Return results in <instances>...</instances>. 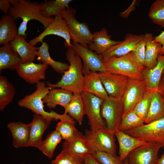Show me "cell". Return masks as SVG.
Listing matches in <instances>:
<instances>
[{
    "label": "cell",
    "instance_id": "cell-1",
    "mask_svg": "<svg viewBox=\"0 0 164 164\" xmlns=\"http://www.w3.org/2000/svg\"><path fill=\"white\" fill-rule=\"evenodd\" d=\"M66 56L70 63L68 70L56 84L47 82L46 85L50 89L60 88L70 91L73 94H81L83 91L84 84L81 59L72 46L68 48Z\"/></svg>",
    "mask_w": 164,
    "mask_h": 164
},
{
    "label": "cell",
    "instance_id": "cell-2",
    "mask_svg": "<svg viewBox=\"0 0 164 164\" xmlns=\"http://www.w3.org/2000/svg\"><path fill=\"white\" fill-rule=\"evenodd\" d=\"M12 4L9 15L15 20L19 18L22 20L18 29V35L26 37L27 24L30 20L39 21L45 29L53 20L52 17L47 18L40 12V3L27 0H10Z\"/></svg>",
    "mask_w": 164,
    "mask_h": 164
},
{
    "label": "cell",
    "instance_id": "cell-3",
    "mask_svg": "<svg viewBox=\"0 0 164 164\" xmlns=\"http://www.w3.org/2000/svg\"><path fill=\"white\" fill-rule=\"evenodd\" d=\"M50 89L46 86L45 82L41 81L36 84V90L31 94L26 95L18 102V105L31 110L35 114L53 120H66L75 123L73 119L64 113L59 114L53 111H46L44 108L43 99L49 92Z\"/></svg>",
    "mask_w": 164,
    "mask_h": 164
},
{
    "label": "cell",
    "instance_id": "cell-4",
    "mask_svg": "<svg viewBox=\"0 0 164 164\" xmlns=\"http://www.w3.org/2000/svg\"><path fill=\"white\" fill-rule=\"evenodd\" d=\"M104 64L106 72L132 79L143 80L142 71L145 67L138 66L129 53L121 56L109 57L104 60Z\"/></svg>",
    "mask_w": 164,
    "mask_h": 164
},
{
    "label": "cell",
    "instance_id": "cell-5",
    "mask_svg": "<svg viewBox=\"0 0 164 164\" xmlns=\"http://www.w3.org/2000/svg\"><path fill=\"white\" fill-rule=\"evenodd\" d=\"M124 111L121 98L109 96L103 100L101 107V116L108 130L114 133L119 130Z\"/></svg>",
    "mask_w": 164,
    "mask_h": 164
},
{
    "label": "cell",
    "instance_id": "cell-6",
    "mask_svg": "<svg viewBox=\"0 0 164 164\" xmlns=\"http://www.w3.org/2000/svg\"><path fill=\"white\" fill-rule=\"evenodd\" d=\"M84 135L93 153L103 152L117 156L115 133L106 128L95 131L87 130Z\"/></svg>",
    "mask_w": 164,
    "mask_h": 164
},
{
    "label": "cell",
    "instance_id": "cell-7",
    "mask_svg": "<svg viewBox=\"0 0 164 164\" xmlns=\"http://www.w3.org/2000/svg\"><path fill=\"white\" fill-rule=\"evenodd\" d=\"M75 9L69 6L64 13L63 18L66 21L70 29L71 39L73 41L88 48L92 42L93 36L86 23L80 22L76 19Z\"/></svg>",
    "mask_w": 164,
    "mask_h": 164
},
{
    "label": "cell",
    "instance_id": "cell-8",
    "mask_svg": "<svg viewBox=\"0 0 164 164\" xmlns=\"http://www.w3.org/2000/svg\"><path fill=\"white\" fill-rule=\"evenodd\" d=\"M147 142H154L164 147V117L124 132Z\"/></svg>",
    "mask_w": 164,
    "mask_h": 164
},
{
    "label": "cell",
    "instance_id": "cell-9",
    "mask_svg": "<svg viewBox=\"0 0 164 164\" xmlns=\"http://www.w3.org/2000/svg\"><path fill=\"white\" fill-rule=\"evenodd\" d=\"M85 114L88 118L91 130L93 131L106 128L105 122L101 114V107L103 100L95 95L82 92Z\"/></svg>",
    "mask_w": 164,
    "mask_h": 164
},
{
    "label": "cell",
    "instance_id": "cell-10",
    "mask_svg": "<svg viewBox=\"0 0 164 164\" xmlns=\"http://www.w3.org/2000/svg\"><path fill=\"white\" fill-rule=\"evenodd\" d=\"M162 147L159 144L148 142L132 151L128 155V164H157L159 152Z\"/></svg>",
    "mask_w": 164,
    "mask_h": 164
},
{
    "label": "cell",
    "instance_id": "cell-11",
    "mask_svg": "<svg viewBox=\"0 0 164 164\" xmlns=\"http://www.w3.org/2000/svg\"><path fill=\"white\" fill-rule=\"evenodd\" d=\"M51 35H56L63 38L65 40L64 45L66 47L69 48L72 46L70 29L67 23L62 17L58 16H55L53 21L44 31L38 36L30 40L29 43L33 46L39 42L42 43L44 37Z\"/></svg>",
    "mask_w": 164,
    "mask_h": 164
},
{
    "label": "cell",
    "instance_id": "cell-12",
    "mask_svg": "<svg viewBox=\"0 0 164 164\" xmlns=\"http://www.w3.org/2000/svg\"><path fill=\"white\" fill-rule=\"evenodd\" d=\"M147 91V87L144 80L128 78L126 89L121 98L124 105L122 116L133 109Z\"/></svg>",
    "mask_w": 164,
    "mask_h": 164
},
{
    "label": "cell",
    "instance_id": "cell-13",
    "mask_svg": "<svg viewBox=\"0 0 164 164\" xmlns=\"http://www.w3.org/2000/svg\"><path fill=\"white\" fill-rule=\"evenodd\" d=\"M97 73L109 96L121 98L126 89L128 78L107 72Z\"/></svg>",
    "mask_w": 164,
    "mask_h": 164
},
{
    "label": "cell",
    "instance_id": "cell-14",
    "mask_svg": "<svg viewBox=\"0 0 164 164\" xmlns=\"http://www.w3.org/2000/svg\"><path fill=\"white\" fill-rule=\"evenodd\" d=\"M72 44L76 53L82 60L83 67L93 72H106L103 59L101 55L75 41H73Z\"/></svg>",
    "mask_w": 164,
    "mask_h": 164
},
{
    "label": "cell",
    "instance_id": "cell-15",
    "mask_svg": "<svg viewBox=\"0 0 164 164\" xmlns=\"http://www.w3.org/2000/svg\"><path fill=\"white\" fill-rule=\"evenodd\" d=\"M48 65L32 62L21 63L16 70L18 75L27 83L37 84L45 79Z\"/></svg>",
    "mask_w": 164,
    "mask_h": 164
},
{
    "label": "cell",
    "instance_id": "cell-16",
    "mask_svg": "<svg viewBox=\"0 0 164 164\" xmlns=\"http://www.w3.org/2000/svg\"><path fill=\"white\" fill-rule=\"evenodd\" d=\"M144 36L132 34H127L123 41H121L101 55L103 60L113 56L119 57L125 56L135 50Z\"/></svg>",
    "mask_w": 164,
    "mask_h": 164
},
{
    "label": "cell",
    "instance_id": "cell-17",
    "mask_svg": "<svg viewBox=\"0 0 164 164\" xmlns=\"http://www.w3.org/2000/svg\"><path fill=\"white\" fill-rule=\"evenodd\" d=\"M62 150L69 153L81 162L93 152L85 136L79 132L73 140L63 143Z\"/></svg>",
    "mask_w": 164,
    "mask_h": 164
},
{
    "label": "cell",
    "instance_id": "cell-18",
    "mask_svg": "<svg viewBox=\"0 0 164 164\" xmlns=\"http://www.w3.org/2000/svg\"><path fill=\"white\" fill-rule=\"evenodd\" d=\"M82 72L84 76L83 91L93 94L103 100L107 98L109 95L97 73L83 67Z\"/></svg>",
    "mask_w": 164,
    "mask_h": 164
},
{
    "label": "cell",
    "instance_id": "cell-19",
    "mask_svg": "<svg viewBox=\"0 0 164 164\" xmlns=\"http://www.w3.org/2000/svg\"><path fill=\"white\" fill-rule=\"evenodd\" d=\"M115 135L119 144V156L122 161L127 158L133 150L148 142L134 137L119 130L116 131Z\"/></svg>",
    "mask_w": 164,
    "mask_h": 164
},
{
    "label": "cell",
    "instance_id": "cell-20",
    "mask_svg": "<svg viewBox=\"0 0 164 164\" xmlns=\"http://www.w3.org/2000/svg\"><path fill=\"white\" fill-rule=\"evenodd\" d=\"M164 71V54H159L156 65L152 69L144 68L142 71L147 91L158 90L159 85Z\"/></svg>",
    "mask_w": 164,
    "mask_h": 164
},
{
    "label": "cell",
    "instance_id": "cell-21",
    "mask_svg": "<svg viewBox=\"0 0 164 164\" xmlns=\"http://www.w3.org/2000/svg\"><path fill=\"white\" fill-rule=\"evenodd\" d=\"M52 121L37 114L33 115L32 120L30 123L29 146L38 148L42 141L44 132Z\"/></svg>",
    "mask_w": 164,
    "mask_h": 164
},
{
    "label": "cell",
    "instance_id": "cell-22",
    "mask_svg": "<svg viewBox=\"0 0 164 164\" xmlns=\"http://www.w3.org/2000/svg\"><path fill=\"white\" fill-rule=\"evenodd\" d=\"M10 44L12 48L19 55L21 63L32 62L34 60L38 48L27 42L25 37L18 35Z\"/></svg>",
    "mask_w": 164,
    "mask_h": 164
},
{
    "label": "cell",
    "instance_id": "cell-23",
    "mask_svg": "<svg viewBox=\"0 0 164 164\" xmlns=\"http://www.w3.org/2000/svg\"><path fill=\"white\" fill-rule=\"evenodd\" d=\"M30 123L26 124L21 122L9 123L7 127L12 133V145L15 148L29 146Z\"/></svg>",
    "mask_w": 164,
    "mask_h": 164
},
{
    "label": "cell",
    "instance_id": "cell-24",
    "mask_svg": "<svg viewBox=\"0 0 164 164\" xmlns=\"http://www.w3.org/2000/svg\"><path fill=\"white\" fill-rule=\"evenodd\" d=\"M73 93L67 90L60 88L50 89L43 99V103L50 108H55L60 105L65 108L71 101Z\"/></svg>",
    "mask_w": 164,
    "mask_h": 164
},
{
    "label": "cell",
    "instance_id": "cell-25",
    "mask_svg": "<svg viewBox=\"0 0 164 164\" xmlns=\"http://www.w3.org/2000/svg\"><path fill=\"white\" fill-rule=\"evenodd\" d=\"M93 37L92 43L89 45V49L99 55H102L110 48L120 43L121 41L111 39L107 30L102 29L99 31L92 33Z\"/></svg>",
    "mask_w": 164,
    "mask_h": 164
},
{
    "label": "cell",
    "instance_id": "cell-26",
    "mask_svg": "<svg viewBox=\"0 0 164 164\" xmlns=\"http://www.w3.org/2000/svg\"><path fill=\"white\" fill-rule=\"evenodd\" d=\"M15 20L9 15L2 16L0 20V44H9L18 35Z\"/></svg>",
    "mask_w": 164,
    "mask_h": 164
},
{
    "label": "cell",
    "instance_id": "cell-27",
    "mask_svg": "<svg viewBox=\"0 0 164 164\" xmlns=\"http://www.w3.org/2000/svg\"><path fill=\"white\" fill-rule=\"evenodd\" d=\"M22 63L18 53L11 47L10 43L0 47V71L5 69L16 70Z\"/></svg>",
    "mask_w": 164,
    "mask_h": 164
},
{
    "label": "cell",
    "instance_id": "cell-28",
    "mask_svg": "<svg viewBox=\"0 0 164 164\" xmlns=\"http://www.w3.org/2000/svg\"><path fill=\"white\" fill-rule=\"evenodd\" d=\"M71 0L49 1L40 3V12L44 17L49 18L55 15L62 17Z\"/></svg>",
    "mask_w": 164,
    "mask_h": 164
},
{
    "label": "cell",
    "instance_id": "cell-29",
    "mask_svg": "<svg viewBox=\"0 0 164 164\" xmlns=\"http://www.w3.org/2000/svg\"><path fill=\"white\" fill-rule=\"evenodd\" d=\"M49 45L46 42L42 43L38 48L36 53L37 60L43 63L50 66L56 72L63 74L69 68V65L64 63L57 61L51 57L49 52Z\"/></svg>",
    "mask_w": 164,
    "mask_h": 164
},
{
    "label": "cell",
    "instance_id": "cell-30",
    "mask_svg": "<svg viewBox=\"0 0 164 164\" xmlns=\"http://www.w3.org/2000/svg\"><path fill=\"white\" fill-rule=\"evenodd\" d=\"M145 67L152 69L157 64V58L161 49V43L153 41L154 37L150 33L145 35Z\"/></svg>",
    "mask_w": 164,
    "mask_h": 164
},
{
    "label": "cell",
    "instance_id": "cell-31",
    "mask_svg": "<svg viewBox=\"0 0 164 164\" xmlns=\"http://www.w3.org/2000/svg\"><path fill=\"white\" fill-rule=\"evenodd\" d=\"M164 117V103L158 90L153 91L145 124H148Z\"/></svg>",
    "mask_w": 164,
    "mask_h": 164
},
{
    "label": "cell",
    "instance_id": "cell-32",
    "mask_svg": "<svg viewBox=\"0 0 164 164\" xmlns=\"http://www.w3.org/2000/svg\"><path fill=\"white\" fill-rule=\"evenodd\" d=\"M64 109V113L67 114L72 118L75 120L79 125L82 124L85 113L83 101L81 94H73L71 101Z\"/></svg>",
    "mask_w": 164,
    "mask_h": 164
},
{
    "label": "cell",
    "instance_id": "cell-33",
    "mask_svg": "<svg viewBox=\"0 0 164 164\" xmlns=\"http://www.w3.org/2000/svg\"><path fill=\"white\" fill-rule=\"evenodd\" d=\"M15 88L8 79L0 76V110L2 111L13 99Z\"/></svg>",
    "mask_w": 164,
    "mask_h": 164
},
{
    "label": "cell",
    "instance_id": "cell-34",
    "mask_svg": "<svg viewBox=\"0 0 164 164\" xmlns=\"http://www.w3.org/2000/svg\"><path fill=\"white\" fill-rule=\"evenodd\" d=\"M62 139L59 133L55 130L42 141L37 149L48 158L51 159L53 156L56 147Z\"/></svg>",
    "mask_w": 164,
    "mask_h": 164
},
{
    "label": "cell",
    "instance_id": "cell-35",
    "mask_svg": "<svg viewBox=\"0 0 164 164\" xmlns=\"http://www.w3.org/2000/svg\"><path fill=\"white\" fill-rule=\"evenodd\" d=\"M145 123V120L138 117L132 110L122 117L119 130L125 132L139 127Z\"/></svg>",
    "mask_w": 164,
    "mask_h": 164
},
{
    "label": "cell",
    "instance_id": "cell-36",
    "mask_svg": "<svg viewBox=\"0 0 164 164\" xmlns=\"http://www.w3.org/2000/svg\"><path fill=\"white\" fill-rule=\"evenodd\" d=\"M75 123L64 120H61L57 124L56 130L62 138L66 141L73 140L79 133L75 126Z\"/></svg>",
    "mask_w": 164,
    "mask_h": 164
},
{
    "label": "cell",
    "instance_id": "cell-37",
    "mask_svg": "<svg viewBox=\"0 0 164 164\" xmlns=\"http://www.w3.org/2000/svg\"><path fill=\"white\" fill-rule=\"evenodd\" d=\"M155 24L164 28V0H156L151 5L148 14Z\"/></svg>",
    "mask_w": 164,
    "mask_h": 164
},
{
    "label": "cell",
    "instance_id": "cell-38",
    "mask_svg": "<svg viewBox=\"0 0 164 164\" xmlns=\"http://www.w3.org/2000/svg\"><path fill=\"white\" fill-rule=\"evenodd\" d=\"M153 92L147 91L133 109L138 117L145 120L149 111Z\"/></svg>",
    "mask_w": 164,
    "mask_h": 164
},
{
    "label": "cell",
    "instance_id": "cell-39",
    "mask_svg": "<svg viewBox=\"0 0 164 164\" xmlns=\"http://www.w3.org/2000/svg\"><path fill=\"white\" fill-rule=\"evenodd\" d=\"M146 40L145 35L137 48L129 53L133 59L139 67H145V57Z\"/></svg>",
    "mask_w": 164,
    "mask_h": 164
},
{
    "label": "cell",
    "instance_id": "cell-40",
    "mask_svg": "<svg viewBox=\"0 0 164 164\" xmlns=\"http://www.w3.org/2000/svg\"><path fill=\"white\" fill-rule=\"evenodd\" d=\"M101 164H124L119 156L103 152H96L91 155Z\"/></svg>",
    "mask_w": 164,
    "mask_h": 164
},
{
    "label": "cell",
    "instance_id": "cell-41",
    "mask_svg": "<svg viewBox=\"0 0 164 164\" xmlns=\"http://www.w3.org/2000/svg\"><path fill=\"white\" fill-rule=\"evenodd\" d=\"M82 163L69 153L62 150L52 161L51 164H81Z\"/></svg>",
    "mask_w": 164,
    "mask_h": 164
},
{
    "label": "cell",
    "instance_id": "cell-42",
    "mask_svg": "<svg viewBox=\"0 0 164 164\" xmlns=\"http://www.w3.org/2000/svg\"><path fill=\"white\" fill-rule=\"evenodd\" d=\"M12 4L10 0H0V9L5 15H9Z\"/></svg>",
    "mask_w": 164,
    "mask_h": 164
},
{
    "label": "cell",
    "instance_id": "cell-43",
    "mask_svg": "<svg viewBox=\"0 0 164 164\" xmlns=\"http://www.w3.org/2000/svg\"><path fill=\"white\" fill-rule=\"evenodd\" d=\"M153 41L161 44L162 47L159 54H164V31H162L159 35L155 37Z\"/></svg>",
    "mask_w": 164,
    "mask_h": 164
},
{
    "label": "cell",
    "instance_id": "cell-44",
    "mask_svg": "<svg viewBox=\"0 0 164 164\" xmlns=\"http://www.w3.org/2000/svg\"><path fill=\"white\" fill-rule=\"evenodd\" d=\"M158 91L162 96L164 103V71L161 77L158 87Z\"/></svg>",
    "mask_w": 164,
    "mask_h": 164
},
{
    "label": "cell",
    "instance_id": "cell-45",
    "mask_svg": "<svg viewBox=\"0 0 164 164\" xmlns=\"http://www.w3.org/2000/svg\"><path fill=\"white\" fill-rule=\"evenodd\" d=\"M84 164H101L91 155L86 157L83 162Z\"/></svg>",
    "mask_w": 164,
    "mask_h": 164
},
{
    "label": "cell",
    "instance_id": "cell-46",
    "mask_svg": "<svg viewBox=\"0 0 164 164\" xmlns=\"http://www.w3.org/2000/svg\"><path fill=\"white\" fill-rule=\"evenodd\" d=\"M135 2V0H134L132 3L131 5L126 10L121 13L120 14V16L123 18H127L130 12L135 9V8H134V5Z\"/></svg>",
    "mask_w": 164,
    "mask_h": 164
},
{
    "label": "cell",
    "instance_id": "cell-47",
    "mask_svg": "<svg viewBox=\"0 0 164 164\" xmlns=\"http://www.w3.org/2000/svg\"><path fill=\"white\" fill-rule=\"evenodd\" d=\"M157 164H164V152L160 158H159Z\"/></svg>",
    "mask_w": 164,
    "mask_h": 164
},
{
    "label": "cell",
    "instance_id": "cell-48",
    "mask_svg": "<svg viewBox=\"0 0 164 164\" xmlns=\"http://www.w3.org/2000/svg\"><path fill=\"white\" fill-rule=\"evenodd\" d=\"M123 161L124 164H128L127 158L125 159Z\"/></svg>",
    "mask_w": 164,
    "mask_h": 164
},
{
    "label": "cell",
    "instance_id": "cell-49",
    "mask_svg": "<svg viewBox=\"0 0 164 164\" xmlns=\"http://www.w3.org/2000/svg\"><path fill=\"white\" fill-rule=\"evenodd\" d=\"M25 164V163H21V164Z\"/></svg>",
    "mask_w": 164,
    "mask_h": 164
},
{
    "label": "cell",
    "instance_id": "cell-50",
    "mask_svg": "<svg viewBox=\"0 0 164 164\" xmlns=\"http://www.w3.org/2000/svg\"><path fill=\"white\" fill-rule=\"evenodd\" d=\"M81 164H83V162Z\"/></svg>",
    "mask_w": 164,
    "mask_h": 164
}]
</instances>
